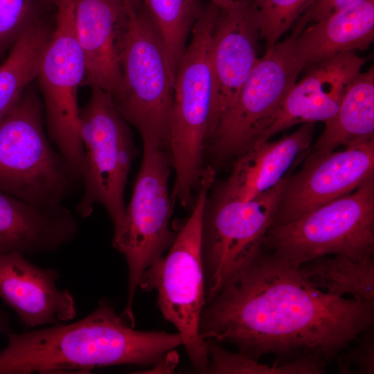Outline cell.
Wrapping results in <instances>:
<instances>
[{
  "instance_id": "obj_31",
  "label": "cell",
  "mask_w": 374,
  "mask_h": 374,
  "mask_svg": "<svg viewBox=\"0 0 374 374\" xmlns=\"http://www.w3.org/2000/svg\"><path fill=\"white\" fill-rule=\"evenodd\" d=\"M10 331L8 316L0 310V335L7 334Z\"/></svg>"
},
{
  "instance_id": "obj_10",
  "label": "cell",
  "mask_w": 374,
  "mask_h": 374,
  "mask_svg": "<svg viewBox=\"0 0 374 374\" xmlns=\"http://www.w3.org/2000/svg\"><path fill=\"white\" fill-rule=\"evenodd\" d=\"M285 180L253 199L220 196L210 208L206 204L202 226L206 303L262 252Z\"/></svg>"
},
{
  "instance_id": "obj_26",
  "label": "cell",
  "mask_w": 374,
  "mask_h": 374,
  "mask_svg": "<svg viewBox=\"0 0 374 374\" xmlns=\"http://www.w3.org/2000/svg\"><path fill=\"white\" fill-rule=\"evenodd\" d=\"M53 0H0V60L30 28L57 15Z\"/></svg>"
},
{
  "instance_id": "obj_19",
  "label": "cell",
  "mask_w": 374,
  "mask_h": 374,
  "mask_svg": "<svg viewBox=\"0 0 374 374\" xmlns=\"http://www.w3.org/2000/svg\"><path fill=\"white\" fill-rule=\"evenodd\" d=\"M78 231L64 206L42 208L0 190V253L54 252L73 241Z\"/></svg>"
},
{
  "instance_id": "obj_14",
  "label": "cell",
  "mask_w": 374,
  "mask_h": 374,
  "mask_svg": "<svg viewBox=\"0 0 374 374\" xmlns=\"http://www.w3.org/2000/svg\"><path fill=\"white\" fill-rule=\"evenodd\" d=\"M260 38L251 0H240L220 9L209 53L214 93L206 143L258 60Z\"/></svg>"
},
{
  "instance_id": "obj_16",
  "label": "cell",
  "mask_w": 374,
  "mask_h": 374,
  "mask_svg": "<svg viewBox=\"0 0 374 374\" xmlns=\"http://www.w3.org/2000/svg\"><path fill=\"white\" fill-rule=\"evenodd\" d=\"M59 276L56 269L41 268L21 252L0 253V298L27 329L75 317L73 296L56 286Z\"/></svg>"
},
{
  "instance_id": "obj_27",
  "label": "cell",
  "mask_w": 374,
  "mask_h": 374,
  "mask_svg": "<svg viewBox=\"0 0 374 374\" xmlns=\"http://www.w3.org/2000/svg\"><path fill=\"white\" fill-rule=\"evenodd\" d=\"M314 0H251L260 36L271 49Z\"/></svg>"
},
{
  "instance_id": "obj_7",
  "label": "cell",
  "mask_w": 374,
  "mask_h": 374,
  "mask_svg": "<svg viewBox=\"0 0 374 374\" xmlns=\"http://www.w3.org/2000/svg\"><path fill=\"white\" fill-rule=\"evenodd\" d=\"M262 251L296 267L326 255L373 258L374 175L294 221L271 225Z\"/></svg>"
},
{
  "instance_id": "obj_12",
  "label": "cell",
  "mask_w": 374,
  "mask_h": 374,
  "mask_svg": "<svg viewBox=\"0 0 374 374\" xmlns=\"http://www.w3.org/2000/svg\"><path fill=\"white\" fill-rule=\"evenodd\" d=\"M301 71L290 36L266 51L220 118L206 150L224 160L253 143L276 118Z\"/></svg>"
},
{
  "instance_id": "obj_17",
  "label": "cell",
  "mask_w": 374,
  "mask_h": 374,
  "mask_svg": "<svg viewBox=\"0 0 374 374\" xmlns=\"http://www.w3.org/2000/svg\"><path fill=\"white\" fill-rule=\"evenodd\" d=\"M128 12L123 0H74V26L91 87L115 95L121 84L120 53Z\"/></svg>"
},
{
  "instance_id": "obj_24",
  "label": "cell",
  "mask_w": 374,
  "mask_h": 374,
  "mask_svg": "<svg viewBox=\"0 0 374 374\" xmlns=\"http://www.w3.org/2000/svg\"><path fill=\"white\" fill-rule=\"evenodd\" d=\"M162 41L175 80L192 29L204 8L200 0H143Z\"/></svg>"
},
{
  "instance_id": "obj_20",
  "label": "cell",
  "mask_w": 374,
  "mask_h": 374,
  "mask_svg": "<svg viewBox=\"0 0 374 374\" xmlns=\"http://www.w3.org/2000/svg\"><path fill=\"white\" fill-rule=\"evenodd\" d=\"M290 37L301 71L341 53L366 50L374 39V0L333 12Z\"/></svg>"
},
{
  "instance_id": "obj_25",
  "label": "cell",
  "mask_w": 374,
  "mask_h": 374,
  "mask_svg": "<svg viewBox=\"0 0 374 374\" xmlns=\"http://www.w3.org/2000/svg\"><path fill=\"white\" fill-rule=\"evenodd\" d=\"M208 355L205 373L215 374H320L326 365L313 358L261 364L242 353H232L211 339H204Z\"/></svg>"
},
{
  "instance_id": "obj_9",
  "label": "cell",
  "mask_w": 374,
  "mask_h": 374,
  "mask_svg": "<svg viewBox=\"0 0 374 374\" xmlns=\"http://www.w3.org/2000/svg\"><path fill=\"white\" fill-rule=\"evenodd\" d=\"M171 167L168 150L143 144L132 195L125 206L124 230L113 246L127 264V296L121 315L133 326V303L140 279L170 248L177 233L170 228L173 204L168 188Z\"/></svg>"
},
{
  "instance_id": "obj_32",
  "label": "cell",
  "mask_w": 374,
  "mask_h": 374,
  "mask_svg": "<svg viewBox=\"0 0 374 374\" xmlns=\"http://www.w3.org/2000/svg\"><path fill=\"white\" fill-rule=\"evenodd\" d=\"M240 0H211V2L221 10L226 9Z\"/></svg>"
},
{
  "instance_id": "obj_6",
  "label": "cell",
  "mask_w": 374,
  "mask_h": 374,
  "mask_svg": "<svg viewBox=\"0 0 374 374\" xmlns=\"http://www.w3.org/2000/svg\"><path fill=\"white\" fill-rule=\"evenodd\" d=\"M127 12L120 53L121 84L112 98L118 114L138 130L143 144L169 151L175 80L143 2Z\"/></svg>"
},
{
  "instance_id": "obj_11",
  "label": "cell",
  "mask_w": 374,
  "mask_h": 374,
  "mask_svg": "<svg viewBox=\"0 0 374 374\" xmlns=\"http://www.w3.org/2000/svg\"><path fill=\"white\" fill-rule=\"evenodd\" d=\"M85 73L75 31L74 0H59L54 29L37 78L48 137L81 184L84 151L79 134L78 90Z\"/></svg>"
},
{
  "instance_id": "obj_23",
  "label": "cell",
  "mask_w": 374,
  "mask_h": 374,
  "mask_svg": "<svg viewBox=\"0 0 374 374\" xmlns=\"http://www.w3.org/2000/svg\"><path fill=\"white\" fill-rule=\"evenodd\" d=\"M55 23L49 19L28 29L0 64V119L13 109L37 77Z\"/></svg>"
},
{
  "instance_id": "obj_3",
  "label": "cell",
  "mask_w": 374,
  "mask_h": 374,
  "mask_svg": "<svg viewBox=\"0 0 374 374\" xmlns=\"http://www.w3.org/2000/svg\"><path fill=\"white\" fill-rule=\"evenodd\" d=\"M220 9L205 8L195 24L177 66L170 124L169 151L175 179L174 202L190 206L204 173V155L213 100L209 53Z\"/></svg>"
},
{
  "instance_id": "obj_13",
  "label": "cell",
  "mask_w": 374,
  "mask_h": 374,
  "mask_svg": "<svg viewBox=\"0 0 374 374\" xmlns=\"http://www.w3.org/2000/svg\"><path fill=\"white\" fill-rule=\"evenodd\" d=\"M310 154L301 169L286 179L272 224L294 221L374 175V140L321 156Z\"/></svg>"
},
{
  "instance_id": "obj_1",
  "label": "cell",
  "mask_w": 374,
  "mask_h": 374,
  "mask_svg": "<svg viewBox=\"0 0 374 374\" xmlns=\"http://www.w3.org/2000/svg\"><path fill=\"white\" fill-rule=\"evenodd\" d=\"M373 323L374 301L328 294L262 251L205 304L199 332L254 359L271 354L327 365Z\"/></svg>"
},
{
  "instance_id": "obj_5",
  "label": "cell",
  "mask_w": 374,
  "mask_h": 374,
  "mask_svg": "<svg viewBox=\"0 0 374 374\" xmlns=\"http://www.w3.org/2000/svg\"><path fill=\"white\" fill-rule=\"evenodd\" d=\"M44 109L30 86L0 119V190L32 204L57 208L81 185L44 127Z\"/></svg>"
},
{
  "instance_id": "obj_30",
  "label": "cell",
  "mask_w": 374,
  "mask_h": 374,
  "mask_svg": "<svg viewBox=\"0 0 374 374\" xmlns=\"http://www.w3.org/2000/svg\"><path fill=\"white\" fill-rule=\"evenodd\" d=\"M179 362V355L175 349L170 350L160 357L149 368L140 371L136 373H172Z\"/></svg>"
},
{
  "instance_id": "obj_8",
  "label": "cell",
  "mask_w": 374,
  "mask_h": 374,
  "mask_svg": "<svg viewBox=\"0 0 374 374\" xmlns=\"http://www.w3.org/2000/svg\"><path fill=\"white\" fill-rule=\"evenodd\" d=\"M79 134L84 151L83 195L75 210L86 217L96 204L102 205L113 225L114 246L124 230V192L136 151L128 123L109 93L91 87L89 100L79 110Z\"/></svg>"
},
{
  "instance_id": "obj_21",
  "label": "cell",
  "mask_w": 374,
  "mask_h": 374,
  "mask_svg": "<svg viewBox=\"0 0 374 374\" xmlns=\"http://www.w3.org/2000/svg\"><path fill=\"white\" fill-rule=\"evenodd\" d=\"M374 140V69L360 73L346 89L335 114L324 130L312 154L321 156Z\"/></svg>"
},
{
  "instance_id": "obj_15",
  "label": "cell",
  "mask_w": 374,
  "mask_h": 374,
  "mask_svg": "<svg viewBox=\"0 0 374 374\" xmlns=\"http://www.w3.org/2000/svg\"><path fill=\"white\" fill-rule=\"evenodd\" d=\"M365 62L352 51L307 66L305 75L287 94L276 118L255 141L270 140L297 124L329 121Z\"/></svg>"
},
{
  "instance_id": "obj_33",
  "label": "cell",
  "mask_w": 374,
  "mask_h": 374,
  "mask_svg": "<svg viewBox=\"0 0 374 374\" xmlns=\"http://www.w3.org/2000/svg\"><path fill=\"white\" fill-rule=\"evenodd\" d=\"M127 11L138 9L142 4L143 0H123Z\"/></svg>"
},
{
  "instance_id": "obj_18",
  "label": "cell",
  "mask_w": 374,
  "mask_h": 374,
  "mask_svg": "<svg viewBox=\"0 0 374 374\" xmlns=\"http://www.w3.org/2000/svg\"><path fill=\"white\" fill-rule=\"evenodd\" d=\"M314 133V123H303L278 140L251 143L233 158L220 196L248 201L274 188L309 153Z\"/></svg>"
},
{
  "instance_id": "obj_22",
  "label": "cell",
  "mask_w": 374,
  "mask_h": 374,
  "mask_svg": "<svg viewBox=\"0 0 374 374\" xmlns=\"http://www.w3.org/2000/svg\"><path fill=\"white\" fill-rule=\"evenodd\" d=\"M297 271L309 285L328 294L374 301L373 258L354 260L343 255H326L299 265Z\"/></svg>"
},
{
  "instance_id": "obj_2",
  "label": "cell",
  "mask_w": 374,
  "mask_h": 374,
  "mask_svg": "<svg viewBox=\"0 0 374 374\" xmlns=\"http://www.w3.org/2000/svg\"><path fill=\"white\" fill-rule=\"evenodd\" d=\"M0 351V374L87 373L103 366H150L183 345L179 332L137 330L108 299L69 324L10 331Z\"/></svg>"
},
{
  "instance_id": "obj_29",
  "label": "cell",
  "mask_w": 374,
  "mask_h": 374,
  "mask_svg": "<svg viewBox=\"0 0 374 374\" xmlns=\"http://www.w3.org/2000/svg\"><path fill=\"white\" fill-rule=\"evenodd\" d=\"M366 0H314L294 24L292 37H296L307 26L353 4Z\"/></svg>"
},
{
  "instance_id": "obj_34",
  "label": "cell",
  "mask_w": 374,
  "mask_h": 374,
  "mask_svg": "<svg viewBox=\"0 0 374 374\" xmlns=\"http://www.w3.org/2000/svg\"><path fill=\"white\" fill-rule=\"evenodd\" d=\"M56 4H57L59 0H53Z\"/></svg>"
},
{
  "instance_id": "obj_4",
  "label": "cell",
  "mask_w": 374,
  "mask_h": 374,
  "mask_svg": "<svg viewBox=\"0 0 374 374\" xmlns=\"http://www.w3.org/2000/svg\"><path fill=\"white\" fill-rule=\"evenodd\" d=\"M214 177V169L207 166L190 216L179 227L166 255L144 271L139 285L144 291L157 292V305L162 314L175 326L191 364L202 373L206 371L208 359L199 332L206 304L202 226Z\"/></svg>"
},
{
  "instance_id": "obj_28",
  "label": "cell",
  "mask_w": 374,
  "mask_h": 374,
  "mask_svg": "<svg viewBox=\"0 0 374 374\" xmlns=\"http://www.w3.org/2000/svg\"><path fill=\"white\" fill-rule=\"evenodd\" d=\"M335 359L341 374H373V328L367 329L356 337Z\"/></svg>"
}]
</instances>
